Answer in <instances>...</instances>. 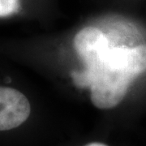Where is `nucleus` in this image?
I'll return each mask as SVG.
<instances>
[{"label":"nucleus","mask_w":146,"mask_h":146,"mask_svg":"<svg viewBox=\"0 0 146 146\" xmlns=\"http://www.w3.org/2000/svg\"><path fill=\"white\" fill-rule=\"evenodd\" d=\"M72 76L78 87H89L93 104L102 110L111 109L119 104L134 80L128 74L102 63L74 72Z\"/></svg>","instance_id":"nucleus-1"},{"label":"nucleus","mask_w":146,"mask_h":146,"mask_svg":"<svg viewBox=\"0 0 146 146\" xmlns=\"http://www.w3.org/2000/svg\"><path fill=\"white\" fill-rule=\"evenodd\" d=\"M31 106L20 91L0 87V131L14 129L29 117Z\"/></svg>","instance_id":"nucleus-2"},{"label":"nucleus","mask_w":146,"mask_h":146,"mask_svg":"<svg viewBox=\"0 0 146 146\" xmlns=\"http://www.w3.org/2000/svg\"><path fill=\"white\" fill-rule=\"evenodd\" d=\"M20 7V0H0V17H5L16 12Z\"/></svg>","instance_id":"nucleus-5"},{"label":"nucleus","mask_w":146,"mask_h":146,"mask_svg":"<svg viewBox=\"0 0 146 146\" xmlns=\"http://www.w3.org/2000/svg\"><path fill=\"white\" fill-rule=\"evenodd\" d=\"M101 63L123 72L135 79L146 72V45L110 47Z\"/></svg>","instance_id":"nucleus-4"},{"label":"nucleus","mask_w":146,"mask_h":146,"mask_svg":"<svg viewBox=\"0 0 146 146\" xmlns=\"http://www.w3.org/2000/svg\"><path fill=\"white\" fill-rule=\"evenodd\" d=\"M74 46L86 68L100 64L110 48L106 36L94 27H87L79 31L74 38Z\"/></svg>","instance_id":"nucleus-3"},{"label":"nucleus","mask_w":146,"mask_h":146,"mask_svg":"<svg viewBox=\"0 0 146 146\" xmlns=\"http://www.w3.org/2000/svg\"><path fill=\"white\" fill-rule=\"evenodd\" d=\"M86 146H107L105 144H102V143H98V142H94V143H91V144H89Z\"/></svg>","instance_id":"nucleus-6"}]
</instances>
